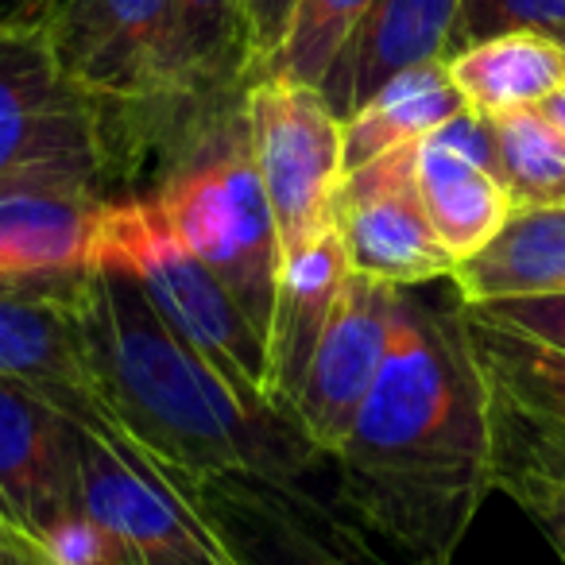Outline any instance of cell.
I'll return each mask as SVG.
<instances>
[{
    "instance_id": "24",
    "label": "cell",
    "mask_w": 565,
    "mask_h": 565,
    "mask_svg": "<svg viewBox=\"0 0 565 565\" xmlns=\"http://www.w3.org/2000/svg\"><path fill=\"white\" fill-rule=\"evenodd\" d=\"M372 4L376 0H299L279 51L259 74H287V78L318 86L330 71L333 55L341 51V43L369 17Z\"/></svg>"
},
{
    "instance_id": "33",
    "label": "cell",
    "mask_w": 565,
    "mask_h": 565,
    "mask_svg": "<svg viewBox=\"0 0 565 565\" xmlns=\"http://www.w3.org/2000/svg\"><path fill=\"white\" fill-rule=\"evenodd\" d=\"M557 43H562V47H565V35H557Z\"/></svg>"
},
{
    "instance_id": "3",
    "label": "cell",
    "mask_w": 565,
    "mask_h": 565,
    "mask_svg": "<svg viewBox=\"0 0 565 565\" xmlns=\"http://www.w3.org/2000/svg\"><path fill=\"white\" fill-rule=\"evenodd\" d=\"M140 198L159 205L174 236L225 282L267 341L287 256L252 156L244 97L205 113Z\"/></svg>"
},
{
    "instance_id": "19",
    "label": "cell",
    "mask_w": 565,
    "mask_h": 565,
    "mask_svg": "<svg viewBox=\"0 0 565 565\" xmlns=\"http://www.w3.org/2000/svg\"><path fill=\"white\" fill-rule=\"evenodd\" d=\"M415 182L430 228L457 264L477 256L515 213L500 174L457 151L441 136H426L423 143H415Z\"/></svg>"
},
{
    "instance_id": "28",
    "label": "cell",
    "mask_w": 565,
    "mask_h": 565,
    "mask_svg": "<svg viewBox=\"0 0 565 565\" xmlns=\"http://www.w3.org/2000/svg\"><path fill=\"white\" fill-rule=\"evenodd\" d=\"M295 4L299 0H248V24H252V78L271 63L279 51L282 35L291 28Z\"/></svg>"
},
{
    "instance_id": "17",
    "label": "cell",
    "mask_w": 565,
    "mask_h": 565,
    "mask_svg": "<svg viewBox=\"0 0 565 565\" xmlns=\"http://www.w3.org/2000/svg\"><path fill=\"white\" fill-rule=\"evenodd\" d=\"M349 275H353V267H349L338 228L310 241L307 248H299L282 264L271 326H267V380H271L275 407L287 415L299 399L315 349L330 326V315L345 291Z\"/></svg>"
},
{
    "instance_id": "4",
    "label": "cell",
    "mask_w": 565,
    "mask_h": 565,
    "mask_svg": "<svg viewBox=\"0 0 565 565\" xmlns=\"http://www.w3.org/2000/svg\"><path fill=\"white\" fill-rule=\"evenodd\" d=\"M35 20L66 74L105 105L113 167L151 148L171 159L213 109L182 89L174 0H47Z\"/></svg>"
},
{
    "instance_id": "25",
    "label": "cell",
    "mask_w": 565,
    "mask_h": 565,
    "mask_svg": "<svg viewBox=\"0 0 565 565\" xmlns=\"http://www.w3.org/2000/svg\"><path fill=\"white\" fill-rule=\"evenodd\" d=\"M508 32H531L557 40L565 35V0H465L454 55L469 43Z\"/></svg>"
},
{
    "instance_id": "20",
    "label": "cell",
    "mask_w": 565,
    "mask_h": 565,
    "mask_svg": "<svg viewBox=\"0 0 565 565\" xmlns=\"http://www.w3.org/2000/svg\"><path fill=\"white\" fill-rule=\"evenodd\" d=\"M446 66L457 94L465 97V109L480 117L542 109V102H550L565 86V47L531 32L469 43L449 55Z\"/></svg>"
},
{
    "instance_id": "16",
    "label": "cell",
    "mask_w": 565,
    "mask_h": 565,
    "mask_svg": "<svg viewBox=\"0 0 565 565\" xmlns=\"http://www.w3.org/2000/svg\"><path fill=\"white\" fill-rule=\"evenodd\" d=\"M109 202V194L86 186L0 190V282L66 279L94 267Z\"/></svg>"
},
{
    "instance_id": "15",
    "label": "cell",
    "mask_w": 565,
    "mask_h": 565,
    "mask_svg": "<svg viewBox=\"0 0 565 565\" xmlns=\"http://www.w3.org/2000/svg\"><path fill=\"white\" fill-rule=\"evenodd\" d=\"M465 0H376L349 32L318 82L341 120L353 117L384 82L423 63L454 55Z\"/></svg>"
},
{
    "instance_id": "10",
    "label": "cell",
    "mask_w": 565,
    "mask_h": 565,
    "mask_svg": "<svg viewBox=\"0 0 565 565\" xmlns=\"http://www.w3.org/2000/svg\"><path fill=\"white\" fill-rule=\"evenodd\" d=\"M333 228L353 275L392 287L454 279L457 259L441 248L415 182V148H399L345 171L333 205Z\"/></svg>"
},
{
    "instance_id": "23",
    "label": "cell",
    "mask_w": 565,
    "mask_h": 565,
    "mask_svg": "<svg viewBox=\"0 0 565 565\" xmlns=\"http://www.w3.org/2000/svg\"><path fill=\"white\" fill-rule=\"evenodd\" d=\"M495 174L515 210L565 205V136L542 109L492 117Z\"/></svg>"
},
{
    "instance_id": "7",
    "label": "cell",
    "mask_w": 565,
    "mask_h": 565,
    "mask_svg": "<svg viewBox=\"0 0 565 565\" xmlns=\"http://www.w3.org/2000/svg\"><path fill=\"white\" fill-rule=\"evenodd\" d=\"M465 315L488 387L492 480L526 515H539L565 500V353L469 307Z\"/></svg>"
},
{
    "instance_id": "11",
    "label": "cell",
    "mask_w": 565,
    "mask_h": 565,
    "mask_svg": "<svg viewBox=\"0 0 565 565\" xmlns=\"http://www.w3.org/2000/svg\"><path fill=\"white\" fill-rule=\"evenodd\" d=\"M399 291L403 287H392V282L349 275L330 326L318 341L291 415L326 457L345 446L364 399L376 387V376L392 349Z\"/></svg>"
},
{
    "instance_id": "1",
    "label": "cell",
    "mask_w": 565,
    "mask_h": 565,
    "mask_svg": "<svg viewBox=\"0 0 565 565\" xmlns=\"http://www.w3.org/2000/svg\"><path fill=\"white\" fill-rule=\"evenodd\" d=\"M338 465L341 503L407 565H449L492 480L488 387L465 302L403 287L395 333Z\"/></svg>"
},
{
    "instance_id": "12",
    "label": "cell",
    "mask_w": 565,
    "mask_h": 565,
    "mask_svg": "<svg viewBox=\"0 0 565 565\" xmlns=\"http://www.w3.org/2000/svg\"><path fill=\"white\" fill-rule=\"evenodd\" d=\"M78 275L43 282H0V376L32 387L71 423L120 434L97 392L71 310Z\"/></svg>"
},
{
    "instance_id": "2",
    "label": "cell",
    "mask_w": 565,
    "mask_h": 565,
    "mask_svg": "<svg viewBox=\"0 0 565 565\" xmlns=\"http://www.w3.org/2000/svg\"><path fill=\"white\" fill-rule=\"evenodd\" d=\"M71 310L117 430L171 469L190 495L210 477L302 488L326 457L287 411L244 399L159 318L128 271H82Z\"/></svg>"
},
{
    "instance_id": "27",
    "label": "cell",
    "mask_w": 565,
    "mask_h": 565,
    "mask_svg": "<svg viewBox=\"0 0 565 565\" xmlns=\"http://www.w3.org/2000/svg\"><path fill=\"white\" fill-rule=\"evenodd\" d=\"M477 318L503 330L526 333L534 341L562 349L565 353V295H534V299H495L469 307Z\"/></svg>"
},
{
    "instance_id": "8",
    "label": "cell",
    "mask_w": 565,
    "mask_h": 565,
    "mask_svg": "<svg viewBox=\"0 0 565 565\" xmlns=\"http://www.w3.org/2000/svg\"><path fill=\"white\" fill-rule=\"evenodd\" d=\"M244 117L282 256H295L333 228L345 182V125L322 86L287 74H256L244 94Z\"/></svg>"
},
{
    "instance_id": "14",
    "label": "cell",
    "mask_w": 565,
    "mask_h": 565,
    "mask_svg": "<svg viewBox=\"0 0 565 565\" xmlns=\"http://www.w3.org/2000/svg\"><path fill=\"white\" fill-rule=\"evenodd\" d=\"M78 508L74 423L32 387L0 376V515L35 534Z\"/></svg>"
},
{
    "instance_id": "5",
    "label": "cell",
    "mask_w": 565,
    "mask_h": 565,
    "mask_svg": "<svg viewBox=\"0 0 565 565\" xmlns=\"http://www.w3.org/2000/svg\"><path fill=\"white\" fill-rule=\"evenodd\" d=\"M94 267L128 271L148 302L256 407H275L267 341L228 287L174 236L151 198H113L94 241Z\"/></svg>"
},
{
    "instance_id": "13",
    "label": "cell",
    "mask_w": 565,
    "mask_h": 565,
    "mask_svg": "<svg viewBox=\"0 0 565 565\" xmlns=\"http://www.w3.org/2000/svg\"><path fill=\"white\" fill-rule=\"evenodd\" d=\"M194 503L233 565H364V546L302 488L210 477Z\"/></svg>"
},
{
    "instance_id": "29",
    "label": "cell",
    "mask_w": 565,
    "mask_h": 565,
    "mask_svg": "<svg viewBox=\"0 0 565 565\" xmlns=\"http://www.w3.org/2000/svg\"><path fill=\"white\" fill-rule=\"evenodd\" d=\"M0 565H51V562L43 557L40 542L24 526L12 523L9 515H0Z\"/></svg>"
},
{
    "instance_id": "22",
    "label": "cell",
    "mask_w": 565,
    "mask_h": 565,
    "mask_svg": "<svg viewBox=\"0 0 565 565\" xmlns=\"http://www.w3.org/2000/svg\"><path fill=\"white\" fill-rule=\"evenodd\" d=\"M174 35L190 105L244 97L252 82L248 0H174Z\"/></svg>"
},
{
    "instance_id": "18",
    "label": "cell",
    "mask_w": 565,
    "mask_h": 565,
    "mask_svg": "<svg viewBox=\"0 0 565 565\" xmlns=\"http://www.w3.org/2000/svg\"><path fill=\"white\" fill-rule=\"evenodd\" d=\"M449 282L465 307L565 295V205L515 210L477 256L457 264Z\"/></svg>"
},
{
    "instance_id": "6",
    "label": "cell",
    "mask_w": 565,
    "mask_h": 565,
    "mask_svg": "<svg viewBox=\"0 0 565 565\" xmlns=\"http://www.w3.org/2000/svg\"><path fill=\"white\" fill-rule=\"evenodd\" d=\"M109 174L105 105L66 74L40 20H0V190L109 194Z\"/></svg>"
},
{
    "instance_id": "21",
    "label": "cell",
    "mask_w": 565,
    "mask_h": 565,
    "mask_svg": "<svg viewBox=\"0 0 565 565\" xmlns=\"http://www.w3.org/2000/svg\"><path fill=\"white\" fill-rule=\"evenodd\" d=\"M465 113V97L457 94L446 63H423L395 74L376 89L353 117H345V171L392 156L399 148H415L426 136L446 128Z\"/></svg>"
},
{
    "instance_id": "30",
    "label": "cell",
    "mask_w": 565,
    "mask_h": 565,
    "mask_svg": "<svg viewBox=\"0 0 565 565\" xmlns=\"http://www.w3.org/2000/svg\"><path fill=\"white\" fill-rule=\"evenodd\" d=\"M531 519L542 526V534H546L554 554L562 557V565H565V500L550 503V508H542L539 515H531Z\"/></svg>"
},
{
    "instance_id": "31",
    "label": "cell",
    "mask_w": 565,
    "mask_h": 565,
    "mask_svg": "<svg viewBox=\"0 0 565 565\" xmlns=\"http://www.w3.org/2000/svg\"><path fill=\"white\" fill-rule=\"evenodd\" d=\"M47 0H0V20H35Z\"/></svg>"
},
{
    "instance_id": "26",
    "label": "cell",
    "mask_w": 565,
    "mask_h": 565,
    "mask_svg": "<svg viewBox=\"0 0 565 565\" xmlns=\"http://www.w3.org/2000/svg\"><path fill=\"white\" fill-rule=\"evenodd\" d=\"M32 539L40 542L43 557H47L51 565H128L132 562L125 542L82 508L55 519V523H47L43 531H35Z\"/></svg>"
},
{
    "instance_id": "34",
    "label": "cell",
    "mask_w": 565,
    "mask_h": 565,
    "mask_svg": "<svg viewBox=\"0 0 565 565\" xmlns=\"http://www.w3.org/2000/svg\"><path fill=\"white\" fill-rule=\"evenodd\" d=\"M128 565H143V562H136V557H132V562H128Z\"/></svg>"
},
{
    "instance_id": "32",
    "label": "cell",
    "mask_w": 565,
    "mask_h": 565,
    "mask_svg": "<svg viewBox=\"0 0 565 565\" xmlns=\"http://www.w3.org/2000/svg\"><path fill=\"white\" fill-rule=\"evenodd\" d=\"M542 113H546V117L554 120V125L562 128V136H565V86L557 89V94L550 97V102H542Z\"/></svg>"
},
{
    "instance_id": "9",
    "label": "cell",
    "mask_w": 565,
    "mask_h": 565,
    "mask_svg": "<svg viewBox=\"0 0 565 565\" xmlns=\"http://www.w3.org/2000/svg\"><path fill=\"white\" fill-rule=\"evenodd\" d=\"M78 503L143 565H233L171 469L109 430L74 423Z\"/></svg>"
}]
</instances>
